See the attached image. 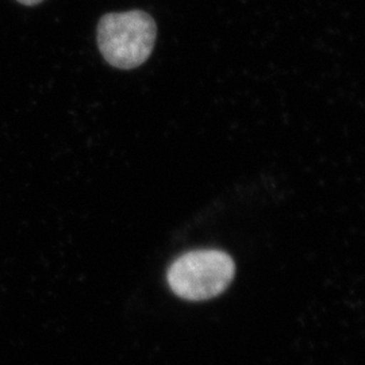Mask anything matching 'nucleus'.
I'll return each instance as SVG.
<instances>
[{"instance_id":"f257e3e1","label":"nucleus","mask_w":365,"mask_h":365,"mask_svg":"<svg viewBox=\"0 0 365 365\" xmlns=\"http://www.w3.org/2000/svg\"><path fill=\"white\" fill-rule=\"evenodd\" d=\"M155 19L141 10L106 14L98 24V46L117 69H134L150 57L156 43Z\"/></svg>"},{"instance_id":"f03ea898","label":"nucleus","mask_w":365,"mask_h":365,"mask_svg":"<svg viewBox=\"0 0 365 365\" xmlns=\"http://www.w3.org/2000/svg\"><path fill=\"white\" fill-rule=\"evenodd\" d=\"M235 274L233 259L223 250L199 249L187 252L170 264L167 280L175 295L191 302L221 295Z\"/></svg>"},{"instance_id":"7ed1b4c3","label":"nucleus","mask_w":365,"mask_h":365,"mask_svg":"<svg viewBox=\"0 0 365 365\" xmlns=\"http://www.w3.org/2000/svg\"><path fill=\"white\" fill-rule=\"evenodd\" d=\"M18 3L27 6V7H33V6H37L39 3H42L43 0H16Z\"/></svg>"}]
</instances>
